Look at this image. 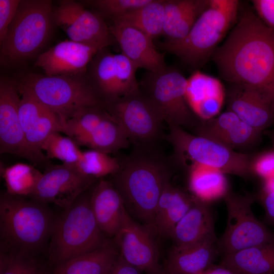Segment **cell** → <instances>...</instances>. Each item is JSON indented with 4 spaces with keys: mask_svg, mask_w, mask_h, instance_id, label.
<instances>
[{
    "mask_svg": "<svg viewBox=\"0 0 274 274\" xmlns=\"http://www.w3.org/2000/svg\"><path fill=\"white\" fill-rule=\"evenodd\" d=\"M212 56L225 80L257 89L274 108V29L247 10Z\"/></svg>",
    "mask_w": 274,
    "mask_h": 274,
    "instance_id": "1",
    "label": "cell"
},
{
    "mask_svg": "<svg viewBox=\"0 0 274 274\" xmlns=\"http://www.w3.org/2000/svg\"><path fill=\"white\" fill-rule=\"evenodd\" d=\"M169 166L166 158L154 148H135L120 162V168L114 175L113 184L126 210L151 230L158 200L169 181Z\"/></svg>",
    "mask_w": 274,
    "mask_h": 274,
    "instance_id": "2",
    "label": "cell"
},
{
    "mask_svg": "<svg viewBox=\"0 0 274 274\" xmlns=\"http://www.w3.org/2000/svg\"><path fill=\"white\" fill-rule=\"evenodd\" d=\"M46 204L13 196L0 197L2 250L34 255L50 239L56 218Z\"/></svg>",
    "mask_w": 274,
    "mask_h": 274,
    "instance_id": "3",
    "label": "cell"
},
{
    "mask_svg": "<svg viewBox=\"0 0 274 274\" xmlns=\"http://www.w3.org/2000/svg\"><path fill=\"white\" fill-rule=\"evenodd\" d=\"M239 5L237 0H210L186 37L176 42H159V47L191 67L202 65L235 22Z\"/></svg>",
    "mask_w": 274,
    "mask_h": 274,
    "instance_id": "4",
    "label": "cell"
},
{
    "mask_svg": "<svg viewBox=\"0 0 274 274\" xmlns=\"http://www.w3.org/2000/svg\"><path fill=\"white\" fill-rule=\"evenodd\" d=\"M15 82L18 89L28 92L57 114L64 125L87 109L104 105L87 73L57 76L29 73L20 82Z\"/></svg>",
    "mask_w": 274,
    "mask_h": 274,
    "instance_id": "5",
    "label": "cell"
},
{
    "mask_svg": "<svg viewBox=\"0 0 274 274\" xmlns=\"http://www.w3.org/2000/svg\"><path fill=\"white\" fill-rule=\"evenodd\" d=\"M52 2L21 0L16 15L1 44V62L18 65L36 55L47 42L54 23Z\"/></svg>",
    "mask_w": 274,
    "mask_h": 274,
    "instance_id": "6",
    "label": "cell"
},
{
    "mask_svg": "<svg viewBox=\"0 0 274 274\" xmlns=\"http://www.w3.org/2000/svg\"><path fill=\"white\" fill-rule=\"evenodd\" d=\"M83 194L56 218L48 250L54 265L107 243L91 210L90 196Z\"/></svg>",
    "mask_w": 274,
    "mask_h": 274,
    "instance_id": "7",
    "label": "cell"
},
{
    "mask_svg": "<svg viewBox=\"0 0 274 274\" xmlns=\"http://www.w3.org/2000/svg\"><path fill=\"white\" fill-rule=\"evenodd\" d=\"M167 140L173 145L177 155L189 159L191 165L197 164L209 166L224 174L248 176L252 170L250 157L236 152L212 140L192 134L179 126L169 125Z\"/></svg>",
    "mask_w": 274,
    "mask_h": 274,
    "instance_id": "8",
    "label": "cell"
},
{
    "mask_svg": "<svg viewBox=\"0 0 274 274\" xmlns=\"http://www.w3.org/2000/svg\"><path fill=\"white\" fill-rule=\"evenodd\" d=\"M104 108L135 148H154L161 136L164 120L140 87L120 98L105 103Z\"/></svg>",
    "mask_w": 274,
    "mask_h": 274,
    "instance_id": "9",
    "label": "cell"
},
{
    "mask_svg": "<svg viewBox=\"0 0 274 274\" xmlns=\"http://www.w3.org/2000/svg\"><path fill=\"white\" fill-rule=\"evenodd\" d=\"M139 86L168 125L184 128L196 124L186 99L187 79L177 69L167 66L158 72H147Z\"/></svg>",
    "mask_w": 274,
    "mask_h": 274,
    "instance_id": "10",
    "label": "cell"
},
{
    "mask_svg": "<svg viewBox=\"0 0 274 274\" xmlns=\"http://www.w3.org/2000/svg\"><path fill=\"white\" fill-rule=\"evenodd\" d=\"M226 226L217 246L222 256L259 244L274 242V232L254 215L250 195L227 194L225 197Z\"/></svg>",
    "mask_w": 274,
    "mask_h": 274,
    "instance_id": "11",
    "label": "cell"
},
{
    "mask_svg": "<svg viewBox=\"0 0 274 274\" xmlns=\"http://www.w3.org/2000/svg\"><path fill=\"white\" fill-rule=\"evenodd\" d=\"M138 67L123 54H114L107 47L100 50L90 62L87 75L104 102L114 101L139 88Z\"/></svg>",
    "mask_w": 274,
    "mask_h": 274,
    "instance_id": "12",
    "label": "cell"
},
{
    "mask_svg": "<svg viewBox=\"0 0 274 274\" xmlns=\"http://www.w3.org/2000/svg\"><path fill=\"white\" fill-rule=\"evenodd\" d=\"M54 23L69 40L102 49L115 40L104 17L72 0H63L53 8Z\"/></svg>",
    "mask_w": 274,
    "mask_h": 274,
    "instance_id": "13",
    "label": "cell"
},
{
    "mask_svg": "<svg viewBox=\"0 0 274 274\" xmlns=\"http://www.w3.org/2000/svg\"><path fill=\"white\" fill-rule=\"evenodd\" d=\"M151 230L135 221L126 210L114 236L119 254L146 274H165L159 263L158 249Z\"/></svg>",
    "mask_w": 274,
    "mask_h": 274,
    "instance_id": "14",
    "label": "cell"
},
{
    "mask_svg": "<svg viewBox=\"0 0 274 274\" xmlns=\"http://www.w3.org/2000/svg\"><path fill=\"white\" fill-rule=\"evenodd\" d=\"M95 180L83 175L74 165L63 163L51 165L43 173L31 197L65 209Z\"/></svg>",
    "mask_w": 274,
    "mask_h": 274,
    "instance_id": "15",
    "label": "cell"
},
{
    "mask_svg": "<svg viewBox=\"0 0 274 274\" xmlns=\"http://www.w3.org/2000/svg\"><path fill=\"white\" fill-rule=\"evenodd\" d=\"M101 49L66 40L38 55L34 65L47 76L86 74L90 62Z\"/></svg>",
    "mask_w": 274,
    "mask_h": 274,
    "instance_id": "16",
    "label": "cell"
},
{
    "mask_svg": "<svg viewBox=\"0 0 274 274\" xmlns=\"http://www.w3.org/2000/svg\"><path fill=\"white\" fill-rule=\"evenodd\" d=\"M15 81L0 80V152L28 159L24 132L19 116L20 101Z\"/></svg>",
    "mask_w": 274,
    "mask_h": 274,
    "instance_id": "17",
    "label": "cell"
},
{
    "mask_svg": "<svg viewBox=\"0 0 274 274\" xmlns=\"http://www.w3.org/2000/svg\"><path fill=\"white\" fill-rule=\"evenodd\" d=\"M122 53L137 67L155 73L167 67L164 53L159 52L153 39L133 27L117 22L109 26Z\"/></svg>",
    "mask_w": 274,
    "mask_h": 274,
    "instance_id": "18",
    "label": "cell"
},
{
    "mask_svg": "<svg viewBox=\"0 0 274 274\" xmlns=\"http://www.w3.org/2000/svg\"><path fill=\"white\" fill-rule=\"evenodd\" d=\"M228 110L260 132L274 120V108L257 89L243 84H231L227 94Z\"/></svg>",
    "mask_w": 274,
    "mask_h": 274,
    "instance_id": "19",
    "label": "cell"
},
{
    "mask_svg": "<svg viewBox=\"0 0 274 274\" xmlns=\"http://www.w3.org/2000/svg\"><path fill=\"white\" fill-rule=\"evenodd\" d=\"M186 96L196 117L207 120L218 115L225 98V91L218 79L196 71L187 79Z\"/></svg>",
    "mask_w": 274,
    "mask_h": 274,
    "instance_id": "20",
    "label": "cell"
},
{
    "mask_svg": "<svg viewBox=\"0 0 274 274\" xmlns=\"http://www.w3.org/2000/svg\"><path fill=\"white\" fill-rule=\"evenodd\" d=\"M196 129L197 135L231 149L251 144L256 140L260 132L229 110L212 119L201 120Z\"/></svg>",
    "mask_w": 274,
    "mask_h": 274,
    "instance_id": "21",
    "label": "cell"
},
{
    "mask_svg": "<svg viewBox=\"0 0 274 274\" xmlns=\"http://www.w3.org/2000/svg\"><path fill=\"white\" fill-rule=\"evenodd\" d=\"M177 247L206 241H217L213 212L208 202L196 198L191 207L179 221L170 236Z\"/></svg>",
    "mask_w": 274,
    "mask_h": 274,
    "instance_id": "22",
    "label": "cell"
},
{
    "mask_svg": "<svg viewBox=\"0 0 274 274\" xmlns=\"http://www.w3.org/2000/svg\"><path fill=\"white\" fill-rule=\"evenodd\" d=\"M91 210L104 234L114 236L126 211L124 202L113 183L101 180L89 197Z\"/></svg>",
    "mask_w": 274,
    "mask_h": 274,
    "instance_id": "23",
    "label": "cell"
},
{
    "mask_svg": "<svg viewBox=\"0 0 274 274\" xmlns=\"http://www.w3.org/2000/svg\"><path fill=\"white\" fill-rule=\"evenodd\" d=\"M219 254L217 241L174 246L166 261L165 274H201L214 264Z\"/></svg>",
    "mask_w": 274,
    "mask_h": 274,
    "instance_id": "24",
    "label": "cell"
},
{
    "mask_svg": "<svg viewBox=\"0 0 274 274\" xmlns=\"http://www.w3.org/2000/svg\"><path fill=\"white\" fill-rule=\"evenodd\" d=\"M196 197L175 187L170 181L165 185L154 214L152 230L170 236L175 226L192 206Z\"/></svg>",
    "mask_w": 274,
    "mask_h": 274,
    "instance_id": "25",
    "label": "cell"
},
{
    "mask_svg": "<svg viewBox=\"0 0 274 274\" xmlns=\"http://www.w3.org/2000/svg\"><path fill=\"white\" fill-rule=\"evenodd\" d=\"M209 3L210 0H165L162 35L165 41L176 42L186 37Z\"/></svg>",
    "mask_w": 274,
    "mask_h": 274,
    "instance_id": "26",
    "label": "cell"
},
{
    "mask_svg": "<svg viewBox=\"0 0 274 274\" xmlns=\"http://www.w3.org/2000/svg\"><path fill=\"white\" fill-rule=\"evenodd\" d=\"M220 263L243 274H274V242L222 256Z\"/></svg>",
    "mask_w": 274,
    "mask_h": 274,
    "instance_id": "27",
    "label": "cell"
},
{
    "mask_svg": "<svg viewBox=\"0 0 274 274\" xmlns=\"http://www.w3.org/2000/svg\"><path fill=\"white\" fill-rule=\"evenodd\" d=\"M119 253L107 243L89 252L55 265L49 274H107Z\"/></svg>",
    "mask_w": 274,
    "mask_h": 274,
    "instance_id": "28",
    "label": "cell"
},
{
    "mask_svg": "<svg viewBox=\"0 0 274 274\" xmlns=\"http://www.w3.org/2000/svg\"><path fill=\"white\" fill-rule=\"evenodd\" d=\"M189 185L194 196L207 202L227 194L228 184L224 174L203 165H190Z\"/></svg>",
    "mask_w": 274,
    "mask_h": 274,
    "instance_id": "29",
    "label": "cell"
},
{
    "mask_svg": "<svg viewBox=\"0 0 274 274\" xmlns=\"http://www.w3.org/2000/svg\"><path fill=\"white\" fill-rule=\"evenodd\" d=\"M74 140L78 145L107 154L127 148L130 143L120 125L110 114L90 133Z\"/></svg>",
    "mask_w": 274,
    "mask_h": 274,
    "instance_id": "30",
    "label": "cell"
},
{
    "mask_svg": "<svg viewBox=\"0 0 274 274\" xmlns=\"http://www.w3.org/2000/svg\"><path fill=\"white\" fill-rule=\"evenodd\" d=\"M165 0H150L145 5L112 20L135 28L153 39L162 35Z\"/></svg>",
    "mask_w": 274,
    "mask_h": 274,
    "instance_id": "31",
    "label": "cell"
},
{
    "mask_svg": "<svg viewBox=\"0 0 274 274\" xmlns=\"http://www.w3.org/2000/svg\"><path fill=\"white\" fill-rule=\"evenodd\" d=\"M6 192L20 197H31L43 173L30 164L19 162L1 167Z\"/></svg>",
    "mask_w": 274,
    "mask_h": 274,
    "instance_id": "32",
    "label": "cell"
},
{
    "mask_svg": "<svg viewBox=\"0 0 274 274\" xmlns=\"http://www.w3.org/2000/svg\"><path fill=\"white\" fill-rule=\"evenodd\" d=\"M74 166L83 175L96 179L114 175L120 168V161L109 154L91 149L83 151Z\"/></svg>",
    "mask_w": 274,
    "mask_h": 274,
    "instance_id": "33",
    "label": "cell"
},
{
    "mask_svg": "<svg viewBox=\"0 0 274 274\" xmlns=\"http://www.w3.org/2000/svg\"><path fill=\"white\" fill-rule=\"evenodd\" d=\"M71 138L59 132L51 133L43 142L41 149L47 157L61 161L63 164L75 165L80 160L82 152Z\"/></svg>",
    "mask_w": 274,
    "mask_h": 274,
    "instance_id": "34",
    "label": "cell"
},
{
    "mask_svg": "<svg viewBox=\"0 0 274 274\" xmlns=\"http://www.w3.org/2000/svg\"><path fill=\"white\" fill-rule=\"evenodd\" d=\"M0 274H49L34 255L2 250Z\"/></svg>",
    "mask_w": 274,
    "mask_h": 274,
    "instance_id": "35",
    "label": "cell"
},
{
    "mask_svg": "<svg viewBox=\"0 0 274 274\" xmlns=\"http://www.w3.org/2000/svg\"><path fill=\"white\" fill-rule=\"evenodd\" d=\"M109 116L104 106L87 109L65 122L63 133L73 140L85 136Z\"/></svg>",
    "mask_w": 274,
    "mask_h": 274,
    "instance_id": "36",
    "label": "cell"
},
{
    "mask_svg": "<svg viewBox=\"0 0 274 274\" xmlns=\"http://www.w3.org/2000/svg\"><path fill=\"white\" fill-rule=\"evenodd\" d=\"M150 0H92L88 3L98 14L112 20L141 7Z\"/></svg>",
    "mask_w": 274,
    "mask_h": 274,
    "instance_id": "37",
    "label": "cell"
},
{
    "mask_svg": "<svg viewBox=\"0 0 274 274\" xmlns=\"http://www.w3.org/2000/svg\"><path fill=\"white\" fill-rule=\"evenodd\" d=\"M21 0H0V44L17 13Z\"/></svg>",
    "mask_w": 274,
    "mask_h": 274,
    "instance_id": "38",
    "label": "cell"
},
{
    "mask_svg": "<svg viewBox=\"0 0 274 274\" xmlns=\"http://www.w3.org/2000/svg\"><path fill=\"white\" fill-rule=\"evenodd\" d=\"M265 179L274 175V151L264 153L252 163V170Z\"/></svg>",
    "mask_w": 274,
    "mask_h": 274,
    "instance_id": "39",
    "label": "cell"
},
{
    "mask_svg": "<svg viewBox=\"0 0 274 274\" xmlns=\"http://www.w3.org/2000/svg\"><path fill=\"white\" fill-rule=\"evenodd\" d=\"M252 3L260 19L274 29V0H253Z\"/></svg>",
    "mask_w": 274,
    "mask_h": 274,
    "instance_id": "40",
    "label": "cell"
},
{
    "mask_svg": "<svg viewBox=\"0 0 274 274\" xmlns=\"http://www.w3.org/2000/svg\"><path fill=\"white\" fill-rule=\"evenodd\" d=\"M141 271L132 266L119 254L107 274H141Z\"/></svg>",
    "mask_w": 274,
    "mask_h": 274,
    "instance_id": "41",
    "label": "cell"
},
{
    "mask_svg": "<svg viewBox=\"0 0 274 274\" xmlns=\"http://www.w3.org/2000/svg\"><path fill=\"white\" fill-rule=\"evenodd\" d=\"M262 202L267 220L274 226V192L263 193Z\"/></svg>",
    "mask_w": 274,
    "mask_h": 274,
    "instance_id": "42",
    "label": "cell"
},
{
    "mask_svg": "<svg viewBox=\"0 0 274 274\" xmlns=\"http://www.w3.org/2000/svg\"><path fill=\"white\" fill-rule=\"evenodd\" d=\"M201 274H243L231 267L220 263L213 264Z\"/></svg>",
    "mask_w": 274,
    "mask_h": 274,
    "instance_id": "43",
    "label": "cell"
},
{
    "mask_svg": "<svg viewBox=\"0 0 274 274\" xmlns=\"http://www.w3.org/2000/svg\"><path fill=\"white\" fill-rule=\"evenodd\" d=\"M264 180L263 193L274 192V175Z\"/></svg>",
    "mask_w": 274,
    "mask_h": 274,
    "instance_id": "44",
    "label": "cell"
}]
</instances>
